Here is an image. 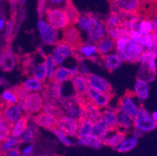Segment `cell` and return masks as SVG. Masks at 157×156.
<instances>
[{
  "mask_svg": "<svg viewBox=\"0 0 157 156\" xmlns=\"http://www.w3.org/2000/svg\"><path fill=\"white\" fill-rule=\"evenodd\" d=\"M87 14H88V26L85 32L87 33L88 41L95 44L97 41L106 35L107 28L104 22H102L96 17L92 15L91 13Z\"/></svg>",
  "mask_w": 157,
  "mask_h": 156,
  "instance_id": "1",
  "label": "cell"
},
{
  "mask_svg": "<svg viewBox=\"0 0 157 156\" xmlns=\"http://www.w3.org/2000/svg\"><path fill=\"white\" fill-rule=\"evenodd\" d=\"M156 127V121L152 119L148 110L141 105L137 114L134 117V127L142 133H147L155 130Z\"/></svg>",
  "mask_w": 157,
  "mask_h": 156,
  "instance_id": "2",
  "label": "cell"
},
{
  "mask_svg": "<svg viewBox=\"0 0 157 156\" xmlns=\"http://www.w3.org/2000/svg\"><path fill=\"white\" fill-rule=\"evenodd\" d=\"M45 13L46 22L57 31L63 30L69 25V21L63 9L58 7L47 9Z\"/></svg>",
  "mask_w": 157,
  "mask_h": 156,
  "instance_id": "3",
  "label": "cell"
},
{
  "mask_svg": "<svg viewBox=\"0 0 157 156\" xmlns=\"http://www.w3.org/2000/svg\"><path fill=\"white\" fill-rule=\"evenodd\" d=\"M143 51L144 48L140 44L128 39L124 48L121 51H117L116 53L119 55L123 62L135 63L139 62L140 56Z\"/></svg>",
  "mask_w": 157,
  "mask_h": 156,
  "instance_id": "4",
  "label": "cell"
},
{
  "mask_svg": "<svg viewBox=\"0 0 157 156\" xmlns=\"http://www.w3.org/2000/svg\"><path fill=\"white\" fill-rule=\"evenodd\" d=\"M111 12L121 16L138 14L140 8L139 0H110Z\"/></svg>",
  "mask_w": 157,
  "mask_h": 156,
  "instance_id": "5",
  "label": "cell"
},
{
  "mask_svg": "<svg viewBox=\"0 0 157 156\" xmlns=\"http://www.w3.org/2000/svg\"><path fill=\"white\" fill-rule=\"evenodd\" d=\"M38 30L40 37L45 45H56L59 41L58 31L51 27L46 21L39 20L38 23Z\"/></svg>",
  "mask_w": 157,
  "mask_h": 156,
  "instance_id": "6",
  "label": "cell"
},
{
  "mask_svg": "<svg viewBox=\"0 0 157 156\" xmlns=\"http://www.w3.org/2000/svg\"><path fill=\"white\" fill-rule=\"evenodd\" d=\"M44 101L45 99L42 93L38 91H31L28 93L24 98L27 116H35L40 112L43 108Z\"/></svg>",
  "mask_w": 157,
  "mask_h": 156,
  "instance_id": "7",
  "label": "cell"
},
{
  "mask_svg": "<svg viewBox=\"0 0 157 156\" xmlns=\"http://www.w3.org/2000/svg\"><path fill=\"white\" fill-rule=\"evenodd\" d=\"M140 106L141 105L138 104L136 96L134 92L131 91H128L118 102V108L133 118L138 112Z\"/></svg>",
  "mask_w": 157,
  "mask_h": 156,
  "instance_id": "8",
  "label": "cell"
},
{
  "mask_svg": "<svg viewBox=\"0 0 157 156\" xmlns=\"http://www.w3.org/2000/svg\"><path fill=\"white\" fill-rule=\"evenodd\" d=\"M86 78L87 81H88V85L91 88H94L97 91L111 94V95L113 94V88L110 83L102 76L90 73L87 76Z\"/></svg>",
  "mask_w": 157,
  "mask_h": 156,
  "instance_id": "9",
  "label": "cell"
},
{
  "mask_svg": "<svg viewBox=\"0 0 157 156\" xmlns=\"http://www.w3.org/2000/svg\"><path fill=\"white\" fill-rule=\"evenodd\" d=\"M73 54H74V48L67 44L59 41L55 45V48H53L50 55L53 59L56 64L57 66H60L65 61V59L73 56Z\"/></svg>",
  "mask_w": 157,
  "mask_h": 156,
  "instance_id": "10",
  "label": "cell"
},
{
  "mask_svg": "<svg viewBox=\"0 0 157 156\" xmlns=\"http://www.w3.org/2000/svg\"><path fill=\"white\" fill-rule=\"evenodd\" d=\"M61 41L67 44L73 48H78L82 43V39L78 28L74 25L69 24L67 28L63 30Z\"/></svg>",
  "mask_w": 157,
  "mask_h": 156,
  "instance_id": "11",
  "label": "cell"
},
{
  "mask_svg": "<svg viewBox=\"0 0 157 156\" xmlns=\"http://www.w3.org/2000/svg\"><path fill=\"white\" fill-rule=\"evenodd\" d=\"M47 84H44L42 94L44 99L48 101H58L62 98L63 84L56 82V81H48Z\"/></svg>",
  "mask_w": 157,
  "mask_h": 156,
  "instance_id": "12",
  "label": "cell"
},
{
  "mask_svg": "<svg viewBox=\"0 0 157 156\" xmlns=\"http://www.w3.org/2000/svg\"><path fill=\"white\" fill-rule=\"evenodd\" d=\"M86 96L91 102H92L94 105L102 109V108H105L108 106L113 95L97 91V90L89 87L88 91H87Z\"/></svg>",
  "mask_w": 157,
  "mask_h": 156,
  "instance_id": "13",
  "label": "cell"
},
{
  "mask_svg": "<svg viewBox=\"0 0 157 156\" xmlns=\"http://www.w3.org/2000/svg\"><path fill=\"white\" fill-rule=\"evenodd\" d=\"M97 55H98V51L95 43L82 42L78 48H74L73 56L76 57L78 60H82L84 59H96Z\"/></svg>",
  "mask_w": 157,
  "mask_h": 156,
  "instance_id": "14",
  "label": "cell"
},
{
  "mask_svg": "<svg viewBox=\"0 0 157 156\" xmlns=\"http://www.w3.org/2000/svg\"><path fill=\"white\" fill-rule=\"evenodd\" d=\"M78 127V120L72 117L63 115L58 119L57 128L65 133L67 136L74 137L77 135Z\"/></svg>",
  "mask_w": 157,
  "mask_h": 156,
  "instance_id": "15",
  "label": "cell"
},
{
  "mask_svg": "<svg viewBox=\"0 0 157 156\" xmlns=\"http://www.w3.org/2000/svg\"><path fill=\"white\" fill-rule=\"evenodd\" d=\"M33 121L38 127L52 131L54 128L57 127L58 118L52 114L42 111L34 116Z\"/></svg>",
  "mask_w": 157,
  "mask_h": 156,
  "instance_id": "16",
  "label": "cell"
},
{
  "mask_svg": "<svg viewBox=\"0 0 157 156\" xmlns=\"http://www.w3.org/2000/svg\"><path fill=\"white\" fill-rule=\"evenodd\" d=\"M0 114L11 125H13L20 117L22 116L23 112L20 105L17 103V104H13V105L1 106Z\"/></svg>",
  "mask_w": 157,
  "mask_h": 156,
  "instance_id": "17",
  "label": "cell"
},
{
  "mask_svg": "<svg viewBox=\"0 0 157 156\" xmlns=\"http://www.w3.org/2000/svg\"><path fill=\"white\" fill-rule=\"evenodd\" d=\"M126 134L127 133L120 131L118 129L111 130L102 140V144L116 148L126 137Z\"/></svg>",
  "mask_w": 157,
  "mask_h": 156,
  "instance_id": "18",
  "label": "cell"
},
{
  "mask_svg": "<svg viewBox=\"0 0 157 156\" xmlns=\"http://www.w3.org/2000/svg\"><path fill=\"white\" fill-rule=\"evenodd\" d=\"M73 88L75 91V95L80 98H85L89 85L85 76L78 74L72 79Z\"/></svg>",
  "mask_w": 157,
  "mask_h": 156,
  "instance_id": "19",
  "label": "cell"
},
{
  "mask_svg": "<svg viewBox=\"0 0 157 156\" xmlns=\"http://www.w3.org/2000/svg\"><path fill=\"white\" fill-rule=\"evenodd\" d=\"M150 87L147 81L137 78L134 85V94L139 102H143L149 96Z\"/></svg>",
  "mask_w": 157,
  "mask_h": 156,
  "instance_id": "20",
  "label": "cell"
},
{
  "mask_svg": "<svg viewBox=\"0 0 157 156\" xmlns=\"http://www.w3.org/2000/svg\"><path fill=\"white\" fill-rule=\"evenodd\" d=\"M117 129L127 133V131L134 128V118L128 114L125 113L119 108L117 109Z\"/></svg>",
  "mask_w": 157,
  "mask_h": 156,
  "instance_id": "21",
  "label": "cell"
},
{
  "mask_svg": "<svg viewBox=\"0 0 157 156\" xmlns=\"http://www.w3.org/2000/svg\"><path fill=\"white\" fill-rule=\"evenodd\" d=\"M74 77V75L70 67H66L60 65L56 68L52 80L56 82L63 84V83L71 81Z\"/></svg>",
  "mask_w": 157,
  "mask_h": 156,
  "instance_id": "22",
  "label": "cell"
},
{
  "mask_svg": "<svg viewBox=\"0 0 157 156\" xmlns=\"http://www.w3.org/2000/svg\"><path fill=\"white\" fill-rule=\"evenodd\" d=\"M98 54L101 56L111 53L115 49V41L110 37L105 35L95 43Z\"/></svg>",
  "mask_w": 157,
  "mask_h": 156,
  "instance_id": "23",
  "label": "cell"
},
{
  "mask_svg": "<svg viewBox=\"0 0 157 156\" xmlns=\"http://www.w3.org/2000/svg\"><path fill=\"white\" fill-rule=\"evenodd\" d=\"M103 66L107 70L113 72L122 66L123 61L117 53H109L102 56Z\"/></svg>",
  "mask_w": 157,
  "mask_h": 156,
  "instance_id": "24",
  "label": "cell"
},
{
  "mask_svg": "<svg viewBox=\"0 0 157 156\" xmlns=\"http://www.w3.org/2000/svg\"><path fill=\"white\" fill-rule=\"evenodd\" d=\"M109 129L115 130L117 129V109L105 108L104 111L101 112V118Z\"/></svg>",
  "mask_w": 157,
  "mask_h": 156,
  "instance_id": "25",
  "label": "cell"
},
{
  "mask_svg": "<svg viewBox=\"0 0 157 156\" xmlns=\"http://www.w3.org/2000/svg\"><path fill=\"white\" fill-rule=\"evenodd\" d=\"M0 64L4 71H10L14 68L16 64L15 58L10 48H6L2 51V57H0Z\"/></svg>",
  "mask_w": 157,
  "mask_h": 156,
  "instance_id": "26",
  "label": "cell"
},
{
  "mask_svg": "<svg viewBox=\"0 0 157 156\" xmlns=\"http://www.w3.org/2000/svg\"><path fill=\"white\" fill-rule=\"evenodd\" d=\"M93 123L88 119H82L78 120V127L77 131V137L78 138H84L91 135L93 130Z\"/></svg>",
  "mask_w": 157,
  "mask_h": 156,
  "instance_id": "27",
  "label": "cell"
},
{
  "mask_svg": "<svg viewBox=\"0 0 157 156\" xmlns=\"http://www.w3.org/2000/svg\"><path fill=\"white\" fill-rule=\"evenodd\" d=\"M63 10L67 17L69 24H71V25L76 24L77 21H78L81 14L78 12L75 6L73 4L71 0H66Z\"/></svg>",
  "mask_w": 157,
  "mask_h": 156,
  "instance_id": "28",
  "label": "cell"
},
{
  "mask_svg": "<svg viewBox=\"0 0 157 156\" xmlns=\"http://www.w3.org/2000/svg\"><path fill=\"white\" fill-rule=\"evenodd\" d=\"M137 144H138V137H135V135H126V137L115 149L121 153L128 152L135 148Z\"/></svg>",
  "mask_w": 157,
  "mask_h": 156,
  "instance_id": "29",
  "label": "cell"
},
{
  "mask_svg": "<svg viewBox=\"0 0 157 156\" xmlns=\"http://www.w3.org/2000/svg\"><path fill=\"white\" fill-rule=\"evenodd\" d=\"M18 94L15 88L6 89L1 94V106L17 104L18 102Z\"/></svg>",
  "mask_w": 157,
  "mask_h": 156,
  "instance_id": "30",
  "label": "cell"
},
{
  "mask_svg": "<svg viewBox=\"0 0 157 156\" xmlns=\"http://www.w3.org/2000/svg\"><path fill=\"white\" fill-rule=\"evenodd\" d=\"M28 126V116L20 117L11 127V135L19 137Z\"/></svg>",
  "mask_w": 157,
  "mask_h": 156,
  "instance_id": "31",
  "label": "cell"
},
{
  "mask_svg": "<svg viewBox=\"0 0 157 156\" xmlns=\"http://www.w3.org/2000/svg\"><path fill=\"white\" fill-rule=\"evenodd\" d=\"M85 109H86L87 119L91 120L93 124L100 120L101 112H102L100 108L91 102L88 98L85 101Z\"/></svg>",
  "mask_w": 157,
  "mask_h": 156,
  "instance_id": "32",
  "label": "cell"
},
{
  "mask_svg": "<svg viewBox=\"0 0 157 156\" xmlns=\"http://www.w3.org/2000/svg\"><path fill=\"white\" fill-rule=\"evenodd\" d=\"M77 144L80 146H86L94 149H99L103 145L102 141L93 134H91L84 138H78Z\"/></svg>",
  "mask_w": 157,
  "mask_h": 156,
  "instance_id": "33",
  "label": "cell"
},
{
  "mask_svg": "<svg viewBox=\"0 0 157 156\" xmlns=\"http://www.w3.org/2000/svg\"><path fill=\"white\" fill-rule=\"evenodd\" d=\"M140 45H142L144 50H152L156 51V33L152 32L145 36H142Z\"/></svg>",
  "mask_w": 157,
  "mask_h": 156,
  "instance_id": "34",
  "label": "cell"
},
{
  "mask_svg": "<svg viewBox=\"0 0 157 156\" xmlns=\"http://www.w3.org/2000/svg\"><path fill=\"white\" fill-rule=\"evenodd\" d=\"M42 110H43V112H48V113H50L52 115L55 116L58 119L61 116L63 115L60 106H59V105L57 104V101L45 100Z\"/></svg>",
  "mask_w": 157,
  "mask_h": 156,
  "instance_id": "35",
  "label": "cell"
},
{
  "mask_svg": "<svg viewBox=\"0 0 157 156\" xmlns=\"http://www.w3.org/2000/svg\"><path fill=\"white\" fill-rule=\"evenodd\" d=\"M110 131L111 129H109V127L102 120H99L93 124V130H92V134L98 137L102 141L105 137V136Z\"/></svg>",
  "mask_w": 157,
  "mask_h": 156,
  "instance_id": "36",
  "label": "cell"
},
{
  "mask_svg": "<svg viewBox=\"0 0 157 156\" xmlns=\"http://www.w3.org/2000/svg\"><path fill=\"white\" fill-rule=\"evenodd\" d=\"M30 74H31V77H35L38 81H42L43 83L45 82V81H46V74H45L44 62L34 64L31 67Z\"/></svg>",
  "mask_w": 157,
  "mask_h": 156,
  "instance_id": "37",
  "label": "cell"
},
{
  "mask_svg": "<svg viewBox=\"0 0 157 156\" xmlns=\"http://www.w3.org/2000/svg\"><path fill=\"white\" fill-rule=\"evenodd\" d=\"M22 85L31 92V91H38V92L42 91L44 87L43 82L38 81V79L33 77H28V79L23 82Z\"/></svg>",
  "mask_w": 157,
  "mask_h": 156,
  "instance_id": "38",
  "label": "cell"
},
{
  "mask_svg": "<svg viewBox=\"0 0 157 156\" xmlns=\"http://www.w3.org/2000/svg\"><path fill=\"white\" fill-rule=\"evenodd\" d=\"M37 134V129L35 126L28 125L26 130L22 133L21 136L18 137L19 143H30L32 142L35 139V136Z\"/></svg>",
  "mask_w": 157,
  "mask_h": 156,
  "instance_id": "39",
  "label": "cell"
},
{
  "mask_svg": "<svg viewBox=\"0 0 157 156\" xmlns=\"http://www.w3.org/2000/svg\"><path fill=\"white\" fill-rule=\"evenodd\" d=\"M11 125L0 114V143L3 142L11 135Z\"/></svg>",
  "mask_w": 157,
  "mask_h": 156,
  "instance_id": "40",
  "label": "cell"
},
{
  "mask_svg": "<svg viewBox=\"0 0 157 156\" xmlns=\"http://www.w3.org/2000/svg\"><path fill=\"white\" fill-rule=\"evenodd\" d=\"M123 21H124L123 16L120 15L117 13L111 12L109 17H107L106 21L104 22V24H105L107 29H109V28H113L121 25L123 24Z\"/></svg>",
  "mask_w": 157,
  "mask_h": 156,
  "instance_id": "41",
  "label": "cell"
},
{
  "mask_svg": "<svg viewBox=\"0 0 157 156\" xmlns=\"http://www.w3.org/2000/svg\"><path fill=\"white\" fill-rule=\"evenodd\" d=\"M136 30L142 34V36H145L147 34L152 32V26L151 23V20L149 18H141L139 22L138 23Z\"/></svg>",
  "mask_w": 157,
  "mask_h": 156,
  "instance_id": "42",
  "label": "cell"
},
{
  "mask_svg": "<svg viewBox=\"0 0 157 156\" xmlns=\"http://www.w3.org/2000/svg\"><path fill=\"white\" fill-rule=\"evenodd\" d=\"M44 65H45V74H46V80L48 81H51L53 77L54 72L56 68V64L54 62L53 59L52 58L50 55H46L45 57V60H44Z\"/></svg>",
  "mask_w": 157,
  "mask_h": 156,
  "instance_id": "43",
  "label": "cell"
},
{
  "mask_svg": "<svg viewBox=\"0 0 157 156\" xmlns=\"http://www.w3.org/2000/svg\"><path fill=\"white\" fill-rule=\"evenodd\" d=\"M18 144H19L18 137L10 135L8 139L4 141L3 142H1V144H0V150L2 153H5L9 151V150L17 147Z\"/></svg>",
  "mask_w": 157,
  "mask_h": 156,
  "instance_id": "44",
  "label": "cell"
},
{
  "mask_svg": "<svg viewBox=\"0 0 157 156\" xmlns=\"http://www.w3.org/2000/svg\"><path fill=\"white\" fill-rule=\"evenodd\" d=\"M156 51L152 50H144L139 59L142 64H149L156 62Z\"/></svg>",
  "mask_w": 157,
  "mask_h": 156,
  "instance_id": "45",
  "label": "cell"
},
{
  "mask_svg": "<svg viewBox=\"0 0 157 156\" xmlns=\"http://www.w3.org/2000/svg\"><path fill=\"white\" fill-rule=\"evenodd\" d=\"M52 131L54 133V134L56 136L57 138L59 140V141H60L61 143H63L64 145L68 146V147H71V146L74 145L73 141L68 137L69 136H67L65 133H63L62 131H60L59 128L56 127V128H54Z\"/></svg>",
  "mask_w": 157,
  "mask_h": 156,
  "instance_id": "46",
  "label": "cell"
},
{
  "mask_svg": "<svg viewBox=\"0 0 157 156\" xmlns=\"http://www.w3.org/2000/svg\"><path fill=\"white\" fill-rule=\"evenodd\" d=\"M15 22L16 20L14 19L13 17H12L10 20L8 22H7L6 26V38L7 39H9L10 38L11 35L13 34V31L14 29V26H15Z\"/></svg>",
  "mask_w": 157,
  "mask_h": 156,
  "instance_id": "47",
  "label": "cell"
},
{
  "mask_svg": "<svg viewBox=\"0 0 157 156\" xmlns=\"http://www.w3.org/2000/svg\"><path fill=\"white\" fill-rule=\"evenodd\" d=\"M128 37L130 40L133 41L134 42L138 43V44H140L142 38V35L137 30H131L128 31Z\"/></svg>",
  "mask_w": 157,
  "mask_h": 156,
  "instance_id": "48",
  "label": "cell"
},
{
  "mask_svg": "<svg viewBox=\"0 0 157 156\" xmlns=\"http://www.w3.org/2000/svg\"><path fill=\"white\" fill-rule=\"evenodd\" d=\"M78 70H79V74H81V75L87 76L91 73V70H90L89 67H88L87 64L85 63V62L82 60H79V64H78Z\"/></svg>",
  "mask_w": 157,
  "mask_h": 156,
  "instance_id": "49",
  "label": "cell"
},
{
  "mask_svg": "<svg viewBox=\"0 0 157 156\" xmlns=\"http://www.w3.org/2000/svg\"><path fill=\"white\" fill-rule=\"evenodd\" d=\"M48 0H38V13L40 17H42L46 10V3Z\"/></svg>",
  "mask_w": 157,
  "mask_h": 156,
  "instance_id": "50",
  "label": "cell"
},
{
  "mask_svg": "<svg viewBox=\"0 0 157 156\" xmlns=\"http://www.w3.org/2000/svg\"><path fill=\"white\" fill-rule=\"evenodd\" d=\"M33 151H34V145L32 144H29V145L26 146L24 149L21 151V154L24 156H29L32 154Z\"/></svg>",
  "mask_w": 157,
  "mask_h": 156,
  "instance_id": "51",
  "label": "cell"
},
{
  "mask_svg": "<svg viewBox=\"0 0 157 156\" xmlns=\"http://www.w3.org/2000/svg\"><path fill=\"white\" fill-rule=\"evenodd\" d=\"M4 156H22V154L18 148H14L5 152Z\"/></svg>",
  "mask_w": 157,
  "mask_h": 156,
  "instance_id": "52",
  "label": "cell"
},
{
  "mask_svg": "<svg viewBox=\"0 0 157 156\" xmlns=\"http://www.w3.org/2000/svg\"><path fill=\"white\" fill-rule=\"evenodd\" d=\"M48 1L53 6L59 5V4H62L63 2H66V0H48Z\"/></svg>",
  "mask_w": 157,
  "mask_h": 156,
  "instance_id": "53",
  "label": "cell"
},
{
  "mask_svg": "<svg viewBox=\"0 0 157 156\" xmlns=\"http://www.w3.org/2000/svg\"><path fill=\"white\" fill-rule=\"evenodd\" d=\"M5 21L2 18H0V31H2L5 28Z\"/></svg>",
  "mask_w": 157,
  "mask_h": 156,
  "instance_id": "54",
  "label": "cell"
},
{
  "mask_svg": "<svg viewBox=\"0 0 157 156\" xmlns=\"http://www.w3.org/2000/svg\"><path fill=\"white\" fill-rule=\"evenodd\" d=\"M151 116H152V119H153L154 120H155V121H156V120H157V112L156 111L153 112L151 114Z\"/></svg>",
  "mask_w": 157,
  "mask_h": 156,
  "instance_id": "55",
  "label": "cell"
},
{
  "mask_svg": "<svg viewBox=\"0 0 157 156\" xmlns=\"http://www.w3.org/2000/svg\"><path fill=\"white\" fill-rule=\"evenodd\" d=\"M8 1H9L10 3L12 4V5H16V4L17 3L19 0H8Z\"/></svg>",
  "mask_w": 157,
  "mask_h": 156,
  "instance_id": "56",
  "label": "cell"
},
{
  "mask_svg": "<svg viewBox=\"0 0 157 156\" xmlns=\"http://www.w3.org/2000/svg\"><path fill=\"white\" fill-rule=\"evenodd\" d=\"M4 83V79L3 77H2L1 76H0V85H2Z\"/></svg>",
  "mask_w": 157,
  "mask_h": 156,
  "instance_id": "57",
  "label": "cell"
},
{
  "mask_svg": "<svg viewBox=\"0 0 157 156\" xmlns=\"http://www.w3.org/2000/svg\"><path fill=\"white\" fill-rule=\"evenodd\" d=\"M20 1V3L21 4V5H24V3H25V2H26V0H19Z\"/></svg>",
  "mask_w": 157,
  "mask_h": 156,
  "instance_id": "58",
  "label": "cell"
}]
</instances>
